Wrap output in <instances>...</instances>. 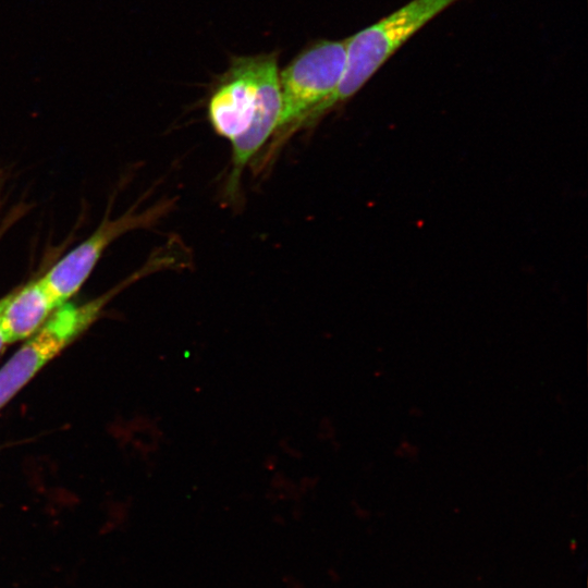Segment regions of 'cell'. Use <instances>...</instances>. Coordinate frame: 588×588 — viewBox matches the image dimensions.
I'll use <instances>...</instances> for the list:
<instances>
[{
  "instance_id": "obj_4",
  "label": "cell",
  "mask_w": 588,
  "mask_h": 588,
  "mask_svg": "<svg viewBox=\"0 0 588 588\" xmlns=\"http://www.w3.org/2000/svg\"><path fill=\"white\" fill-rule=\"evenodd\" d=\"M172 204V200H162L142 211L135 207L119 218H105L87 238L41 275L57 307L69 302L82 287L109 245L130 231L156 224Z\"/></svg>"
},
{
  "instance_id": "obj_6",
  "label": "cell",
  "mask_w": 588,
  "mask_h": 588,
  "mask_svg": "<svg viewBox=\"0 0 588 588\" xmlns=\"http://www.w3.org/2000/svg\"><path fill=\"white\" fill-rule=\"evenodd\" d=\"M278 52L259 53L257 101L248 128L232 142L231 170L225 194L237 195L243 171L256 152L271 137L281 111Z\"/></svg>"
},
{
  "instance_id": "obj_2",
  "label": "cell",
  "mask_w": 588,
  "mask_h": 588,
  "mask_svg": "<svg viewBox=\"0 0 588 588\" xmlns=\"http://www.w3.org/2000/svg\"><path fill=\"white\" fill-rule=\"evenodd\" d=\"M345 54L346 39H317L279 72L281 111L275 131L281 137L310 125L341 81Z\"/></svg>"
},
{
  "instance_id": "obj_3",
  "label": "cell",
  "mask_w": 588,
  "mask_h": 588,
  "mask_svg": "<svg viewBox=\"0 0 588 588\" xmlns=\"http://www.w3.org/2000/svg\"><path fill=\"white\" fill-rule=\"evenodd\" d=\"M118 286L84 304L59 306L20 350L0 368V409L51 359L98 319L106 304L124 287Z\"/></svg>"
},
{
  "instance_id": "obj_7",
  "label": "cell",
  "mask_w": 588,
  "mask_h": 588,
  "mask_svg": "<svg viewBox=\"0 0 588 588\" xmlns=\"http://www.w3.org/2000/svg\"><path fill=\"white\" fill-rule=\"evenodd\" d=\"M57 308L41 277L0 299V331L5 343L33 335Z\"/></svg>"
},
{
  "instance_id": "obj_1",
  "label": "cell",
  "mask_w": 588,
  "mask_h": 588,
  "mask_svg": "<svg viewBox=\"0 0 588 588\" xmlns=\"http://www.w3.org/2000/svg\"><path fill=\"white\" fill-rule=\"evenodd\" d=\"M461 0H411L377 23L346 38L341 81L310 125L354 97L373 74L414 34L442 11Z\"/></svg>"
},
{
  "instance_id": "obj_8",
  "label": "cell",
  "mask_w": 588,
  "mask_h": 588,
  "mask_svg": "<svg viewBox=\"0 0 588 588\" xmlns=\"http://www.w3.org/2000/svg\"><path fill=\"white\" fill-rule=\"evenodd\" d=\"M7 345L5 340L0 331V352L2 351L3 346Z\"/></svg>"
},
{
  "instance_id": "obj_5",
  "label": "cell",
  "mask_w": 588,
  "mask_h": 588,
  "mask_svg": "<svg viewBox=\"0 0 588 588\" xmlns=\"http://www.w3.org/2000/svg\"><path fill=\"white\" fill-rule=\"evenodd\" d=\"M259 54L233 57L207 102L212 130L233 142L248 128L257 101Z\"/></svg>"
}]
</instances>
